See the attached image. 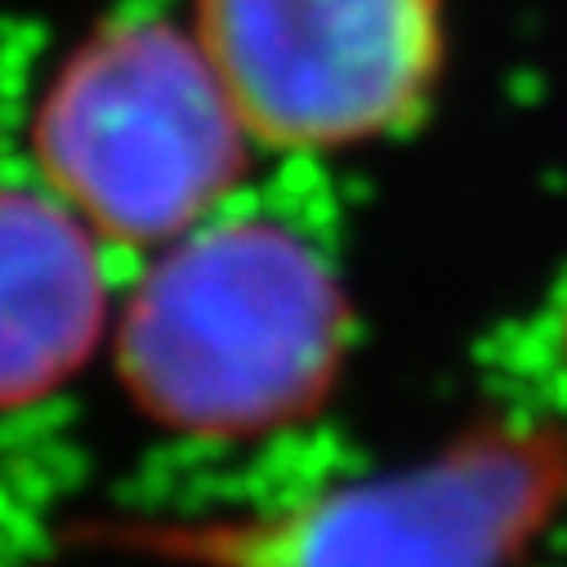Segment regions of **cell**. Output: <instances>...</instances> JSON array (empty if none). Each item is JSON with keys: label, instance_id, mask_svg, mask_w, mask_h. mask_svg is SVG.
<instances>
[{"label": "cell", "instance_id": "cell-1", "mask_svg": "<svg viewBox=\"0 0 567 567\" xmlns=\"http://www.w3.org/2000/svg\"><path fill=\"white\" fill-rule=\"evenodd\" d=\"M331 259L264 215L206 219L157 250L116 318V375L153 424L237 443L313 415L344 367Z\"/></svg>", "mask_w": 567, "mask_h": 567}, {"label": "cell", "instance_id": "cell-3", "mask_svg": "<svg viewBox=\"0 0 567 567\" xmlns=\"http://www.w3.org/2000/svg\"><path fill=\"white\" fill-rule=\"evenodd\" d=\"M250 144L193 28L153 19L85 37L32 112L41 184L116 246L162 250L215 219Z\"/></svg>", "mask_w": 567, "mask_h": 567}, {"label": "cell", "instance_id": "cell-4", "mask_svg": "<svg viewBox=\"0 0 567 567\" xmlns=\"http://www.w3.org/2000/svg\"><path fill=\"white\" fill-rule=\"evenodd\" d=\"M193 37L250 138L277 153L398 134L447 59L443 0H193Z\"/></svg>", "mask_w": 567, "mask_h": 567}, {"label": "cell", "instance_id": "cell-5", "mask_svg": "<svg viewBox=\"0 0 567 567\" xmlns=\"http://www.w3.org/2000/svg\"><path fill=\"white\" fill-rule=\"evenodd\" d=\"M99 233L50 188L0 184V411L59 393L107 331Z\"/></svg>", "mask_w": 567, "mask_h": 567}, {"label": "cell", "instance_id": "cell-2", "mask_svg": "<svg viewBox=\"0 0 567 567\" xmlns=\"http://www.w3.org/2000/svg\"><path fill=\"white\" fill-rule=\"evenodd\" d=\"M563 505V424L483 420L415 465L287 509L121 523L94 540L179 567H518Z\"/></svg>", "mask_w": 567, "mask_h": 567}]
</instances>
